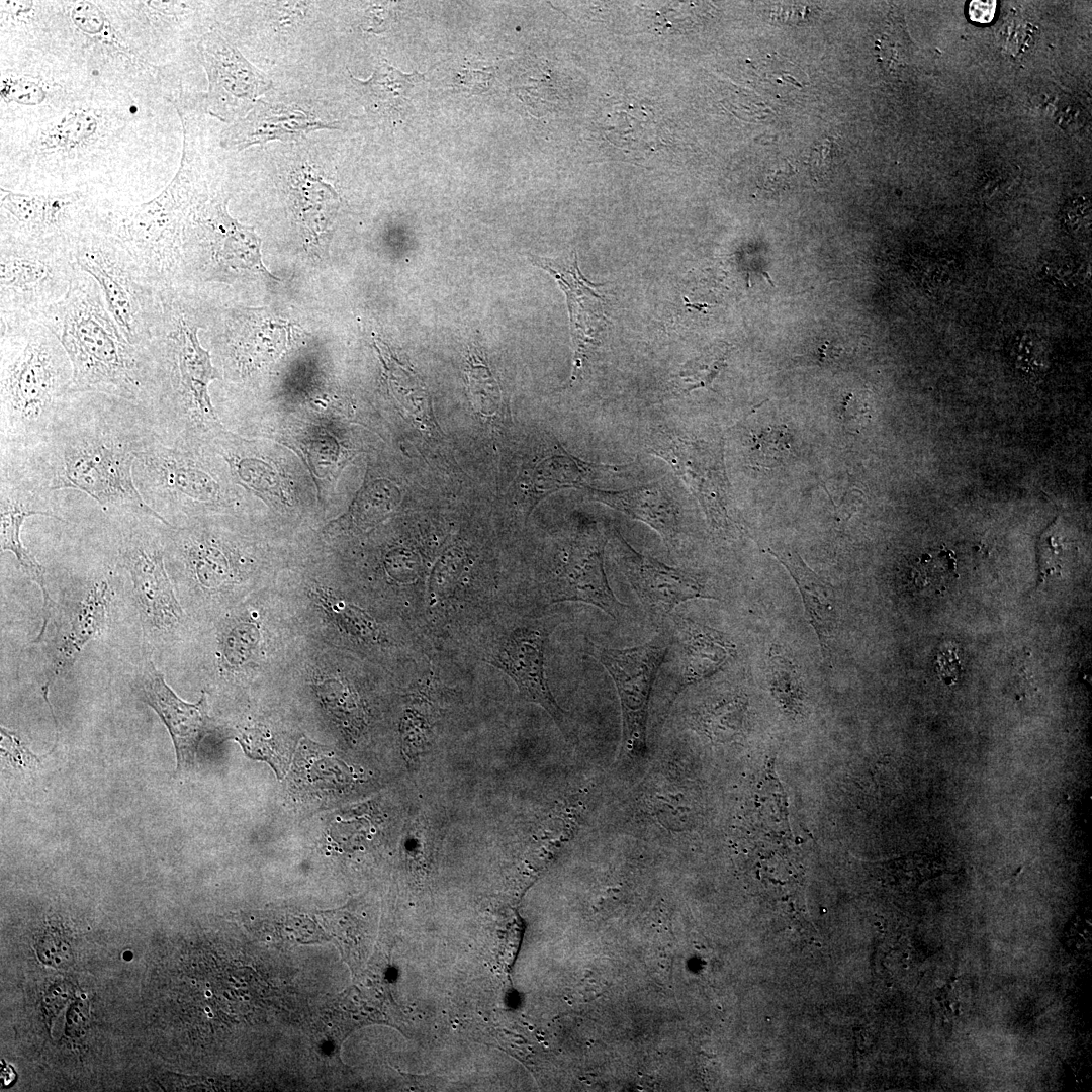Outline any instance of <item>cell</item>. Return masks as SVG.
I'll list each match as a JSON object with an SVG mask.
<instances>
[{"label": "cell", "mask_w": 1092, "mask_h": 1092, "mask_svg": "<svg viewBox=\"0 0 1092 1092\" xmlns=\"http://www.w3.org/2000/svg\"><path fill=\"white\" fill-rule=\"evenodd\" d=\"M156 441L139 405L103 393H68L47 437L28 450L0 451V464L43 489L82 491L103 513L153 516L170 525L146 504L133 479L138 456Z\"/></svg>", "instance_id": "cell-1"}, {"label": "cell", "mask_w": 1092, "mask_h": 1092, "mask_svg": "<svg viewBox=\"0 0 1092 1092\" xmlns=\"http://www.w3.org/2000/svg\"><path fill=\"white\" fill-rule=\"evenodd\" d=\"M36 322L63 345L73 368L69 393L97 392L130 401L151 421L160 372L151 349L131 344L108 311L96 281L79 267L68 294Z\"/></svg>", "instance_id": "cell-2"}, {"label": "cell", "mask_w": 1092, "mask_h": 1092, "mask_svg": "<svg viewBox=\"0 0 1092 1092\" xmlns=\"http://www.w3.org/2000/svg\"><path fill=\"white\" fill-rule=\"evenodd\" d=\"M72 377L70 359L47 327L1 317L0 451L28 450L47 437Z\"/></svg>", "instance_id": "cell-3"}, {"label": "cell", "mask_w": 1092, "mask_h": 1092, "mask_svg": "<svg viewBox=\"0 0 1092 1092\" xmlns=\"http://www.w3.org/2000/svg\"><path fill=\"white\" fill-rule=\"evenodd\" d=\"M193 168L182 158L169 185L152 200L135 206L100 203L94 225L119 241L162 290L175 288L182 275L185 229L195 202Z\"/></svg>", "instance_id": "cell-4"}, {"label": "cell", "mask_w": 1092, "mask_h": 1092, "mask_svg": "<svg viewBox=\"0 0 1092 1092\" xmlns=\"http://www.w3.org/2000/svg\"><path fill=\"white\" fill-rule=\"evenodd\" d=\"M71 251L76 265L98 284L108 311L131 344L147 347L163 335L164 291L119 241L92 225Z\"/></svg>", "instance_id": "cell-5"}, {"label": "cell", "mask_w": 1092, "mask_h": 1092, "mask_svg": "<svg viewBox=\"0 0 1092 1092\" xmlns=\"http://www.w3.org/2000/svg\"><path fill=\"white\" fill-rule=\"evenodd\" d=\"M115 525L117 563L128 573L142 623L152 633H169L184 619L168 576L164 536L171 525L139 514H106Z\"/></svg>", "instance_id": "cell-6"}, {"label": "cell", "mask_w": 1092, "mask_h": 1092, "mask_svg": "<svg viewBox=\"0 0 1092 1092\" xmlns=\"http://www.w3.org/2000/svg\"><path fill=\"white\" fill-rule=\"evenodd\" d=\"M78 269L70 247L0 236V315L33 320L69 292Z\"/></svg>", "instance_id": "cell-7"}, {"label": "cell", "mask_w": 1092, "mask_h": 1092, "mask_svg": "<svg viewBox=\"0 0 1092 1092\" xmlns=\"http://www.w3.org/2000/svg\"><path fill=\"white\" fill-rule=\"evenodd\" d=\"M247 270L276 279L262 262L260 239L229 215L226 201H202L190 214L185 229L182 274L226 282Z\"/></svg>", "instance_id": "cell-8"}, {"label": "cell", "mask_w": 1092, "mask_h": 1092, "mask_svg": "<svg viewBox=\"0 0 1092 1092\" xmlns=\"http://www.w3.org/2000/svg\"><path fill=\"white\" fill-rule=\"evenodd\" d=\"M0 193V236L70 248L94 225L100 205L85 190L31 194L1 187Z\"/></svg>", "instance_id": "cell-9"}, {"label": "cell", "mask_w": 1092, "mask_h": 1092, "mask_svg": "<svg viewBox=\"0 0 1092 1092\" xmlns=\"http://www.w3.org/2000/svg\"><path fill=\"white\" fill-rule=\"evenodd\" d=\"M133 479L146 504L164 519L177 509L216 505L221 499V484L205 465L160 441L138 456Z\"/></svg>", "instance_id": "cell-10"}, {"label": "cell", "mask_w": 1092, "mask_h": 1092, "mask_svg": "<svg viewBox=\"0 0 1092 1092\" xmlns=\"http://www.w3.org/2000/svg\"><path fill=\"white\" fill-rule=\"evenodd\" d=\"M588 651L607 669L617 688L622 712L621 754L630 760L644 758L650 694L667 646L657 639L625 649L605 648L589 642Z\"/></svg>", "instance_id": "cell-11"}, {"label": "cell", "mask_w": 1092, "mask_h": 1092, "mask_svg": "<svg viewBox=\"0 0 1092 1092\" xmlns=\"http://www.w3.org/2000/svg\"><path fill=\"white\" fill-rule=\"evenodd\" d=\"M109 104L89 95L61 113L42 120L22 152L27 159L74 161L90 158L117 138L126 127L128 116L109 110Z\"/></svg>", "instance_id": "cell-12"}, {"label": "cell", "mask_w": 1092, "mask_h": 1092, "mask_svg": "<svg viewBox=\"0 0 1092 1092\" xmlns=\"http://www.w3.org/2000/svg\"><path fill=\"white\" fill-rule=\"evenodd\" d=\"M608 544L605 527L592 519L579 522L559 555L549 585L551 603L579 601L594 605L619 620L625 605L609 586L604 569V550Z\"/></svg>", "instance_id": "cell-13"}, {"label": "cell", "mask_w": 1092, "mask_h": 1092, "mask_svg": "<svg viewBox=\"0 0 1092 1092\" xmlns=\"http://www.w3.org/2000/svg\"><path fill=\"white\" fill-rule=\"evenodd\" d=\"M59 491L43 489L13 469L0 465V543L1 551L12 552L25 575L36 583L42 595V623L34 642L46 633L51 618L52 600L46 570L21 541V528L27 517L41 515L64 520Z\"/></svg>", "instance_id": "cell-14"}, {"label": "cell", "mask_w": 1092, "mask_h": 1092, "mask_svg": "<svg viewBox=\"0 0 1092 1092\" xmlns=\"http://www.w3.org/2000/svg\"><path fill=\"white\" fill-rule=\"evenodd\" d=\"M644 447L671 467L698 496L715 525L727 528L722 474L708 443L691 438L673 423H660L648 429Z\"/></svg>", "instance_id": "cell-15"}, {"label": "cell", "mask_w": 1092, "mask_h": 1092, "mask_svg": "<svg viewBox=\"0 0 1092 1092\" xmlns=\"http://www.w3.org/2000/svg\"><path fill=\"white\" fill-rule=\"evenodd\" d=\"M608 544L614 563L651 616L662 619L688 600L714 599L693 574L636 551L613 526Z\"/></svg>", "instance_id": "cell-16"}, {"label": "cell", "mask_w": 1092, "mask_h": 1092, "mask_svg": "<svg viewBox=\"0 0 1092 1092\" xmlns=\"http://www.w3.org/2000/svg\"><path fill=\"white\" fill-rule=\"evenodd\" d=\"M530 261L547 270L564 291L570 316L573 345L570 383L579 380L594 352L600 345V335L606 325L603 295L581 274L575 251L564 258H544L529 254Z\"/></svg>", "instance_id": "cell-17"}, {"label": "cell", "mask_w": 1092, "mask_h": 1092, "mask_svg": "<svg viewBox=\"0 0 1092 1092\" xmlns=\"http://www.w3.org/2000/svg\"><path fill=\"white\" fill-rule=\"evenodd\" d=\"M134 689L167 727L177 756V770L190 767L199 743L211 728L207 698L203 693L195 704L180 699L164 675L147 659L138 672Z\"/></svg>", "instance_id": "cell-18"}, {"label": "cell", "mask_w": 1092, "mask_h": 1092, "mask_svg": "<svg viewBox=\"0 0 1092 1092\" xmlns=\"http://www.w3.org/2000/svg\"><path fill=\"white\" fill-rule=\"evenodd\" d=\"M548 635L549 628L541 623L517 627L487 662L509 675L527 701L544 708L569 738L571 730L567 718L545 676L544 649Z\"/></svg>", "instance_id": "cell-19"}, {"label": "cell", "mask_w": 1092, "mask_h": 1092, "mask_svg": "<svg viewBox=\"0 0 1092 1092\" xmlns=\"http://www.w3.org/2000/svg\"><path fill=\"white\" fill-rule=\"evenodd\" d=\"M632 464H604L579 459L560 445L547 447V453L536 459L523 472V507L526 516L546 494L563 487H597L596 485L630 475Z\"/></svg>", "instance_id": "cell-20"}, {"label": "cell", "mask_w": 1092, "mask_h": 1092, "mask_svg": "<svg viewBox=\"0 0 1092 1092\" xmlns=\"http://www.w3.org/2000/svg\"><path fill=\"white\" fill-rule=\"evenodd\" d=\"M589 502L612 508L652 528L668 549L676 548L681 531L680 503L673 479L665 476L624 489L585 487Z\"/></svg>", "instance_id": "cell-21"}, {"label": "cell", "mask_w": 1092, "mask_h": 1092, "mask_svg": "<svg viewBox=\"0 0 1092 1092\" xmlns=\"http://www.w3.org/2000/svg\"><path fill=\"white\" fill-rule=\"evenodd\" d=\"M110 602L108 581L98 578L89 585L77 604L68 626L58 639L42 686V695L50 708L48 693L51 686L71 668L84 647L102 632Z\"/></svg>", "instance_id": "cell-22"}, {"label": "cell", "mask_w": 1092, "mask_h": 1092, "mask_svg": "<svg viewBox=\"0 0 1092 1092\" xmlns=\"http://www.w3.org/2000/svg\"><path fill=\"white\" fill-rule=\"evenodd\" d=\"M768 551L786 567L794 579L809 622L818 637L822 656L825 661H829L839 617L834 588L810 569L796 552L771 548Z\"/></svg>", "instance_id": "cell-23"}, {"label": "cell", "mask_w": 1092, "mask_h": 1092, "mask_svg": "<svg viewBox=\"0 0 1092 1092\" xmlns=\"http://www.w3.org/2000/svg\"><path fill=\"white\" fill-rule=\"evenodd\" d=\"M674 624L681 646L679 688L713 674L732 655L734 646L721 632L681 617Z\"/></svg>", "instance_id": "cell-24"}, {"label": "cell", "mask_w": 1092, "mask_h": 1092, "mask_svg": "<svg viewBox=\"0 0 1092 1092\" xmlns=\"http://www.w3.org/2000/svg\"><path fill=\"white\" fill-rule=\"evenodd\" d=\"M62 86L51 78L24 70H9L2 68L0 96L5 109H18L25 112L31 111L44 113L48 109L55 116L77 101L86 97L64 96Z\"/></svg>", "instance_id": "cell-25"}, {"label": "cell", "mask_w": 1092, "mask_h": 1092, "mask_svg": "<svg viewBox=\"0 0 1092 1092\" xmlns=\"http://www.w3.org/2000/svg\"><path fill=\"white\" fill-rule=\"evenodd\" d=\"M424 80L417 71L406 74L381 62L367 81L352 78L368 110L387 116H401L411 101V93Z\"/></svg>", "instance_id": "cell-26"}, {"label": "cell", "mask_w": 1092, "mask_h": 1092, "mask_svg": "<svg viewBox=\"0 0 1092 1092\" xmlns=\"http://www.w3.org/2000/svg\"><path fill=\"white\" fill-rule=\"evenodd\" d=\"M399 499L398 489L388 481H374L358 493L350 510L332 521L326 530H365L375 526L393 510Z\"/></svg>", "instance_id": "cell-27"}, {"label": "cell", "mask_w": 1092, "mask_h": 1092, "mask_svg": "<svg viewBox=\"0 0 1092 1092\" xmlns=\"http://www.w3.org/2000/svg\"><path fill=\"white\" fill-rule=\"evenodd\" d=\"M320 123L309 119L303 113H275L273 111L255 113L249 120L242 121L238 126L230 128L222 136V146H236L251 143H259L269 139L282 138V135L298 134L308 131Z\"/></svg>", "instance_id": "cell-28"}, {"label": "cell", "mask_w": 1092, "mask_h": 1092, "mask_svg": "<svg viewBox=\"0 0 1092 1092\" xmlns=\"http://www.w3.org/2000/svg\"><path fill=\"white\" fill-rule=\"evenodd\" d=\"M606 125L608 138L622 148L654 149L660 140L654 116L643 108H618L608 115Z\"/></svg>", "instance_id": "cell-29"}, {"label": "cell", "mask_w": 1092, "mask_h": 1092, "mask_svg": "<svg viewBox=\"0 0 1092 1092\" xmlns=\"http://www.w3.org/2000/svg\"><path fill=\"white\" fill-rule=\"evenodd\" d=\"M957 556L944 546L921 554L913 563V585L926 594H942L959 577Z\"/></svg>", "instance_id": "cell-30"}, {"label": "cell", "mask_w": 1092, "mask_h": 1092, "mask_svg": "<svg viewBox=\"0 0 1092 1092\" xmlns=\"http://www.w3.org/2000/svg\"><path fill=\"white\" fill-rule=\"evenodd\" d=\"M315 596L326 612L348 633L367 641L378 638L377 623L363 609L336 597L326 589H317Z\"/></svg>", "instance_id": "cell-31"}, {"label": "cell", "mask_w": 1092, "mask_h": 1092, "mask_svg": "<svg viewBox=\"0 0 1092 1092\" xmlns=\"http://www.w3.org/2000/svg\"><path fill=\"white\" fill-rule=\"evenodd\" d=\"M767 675L772 694L779 704L791 714L802 712L803 689L795 666L784 656L769 658Z\"/></svg>", "instance_id": "cell-32"}, {"label": "cell", "mask_w": 1092, "mask_h": 1092, "mask_svg": "<svg viewBox=\"0 0 1092 1092\" xmlns=\"http://www.w3.org/2000/svg\"><path fill=\"white\" fill-rule=\"evenodd\" d=\"M790 435L785 427H768L753 437L751 462L763 468L779 466L790 455Z\"/></svg>", "instance_id": "cell-33"}, {"label": "cell", "mask_w": 1092, "mask_h": 1092, "mask_svg": "<svg viewBox=\"0 0 1092 1092\" xmlns=\"http://www.w3.org/2000/svg\"><path fill=\"white\" fill-rule=\"evenodd\" d=\"M838 148L834 140L826 138L816 144L809 156L811 172L817 176L826 175L835 165Z\"/></svg>", "instance_id": "cell-34"}, {"label": "cell", "mask_w": 1092, "mask_h": 1092, "mask_svg": "<svg viewBox=\"0 0 1092 1092\" xmlns=\"http://www.w3.org/2000/svg\"><path fill=\"white\" fill-rule=\"evenodd\" d=\"M1014 359L1026 366L1029 365V360L1033 363L1036 361H1042L1045 358V347L1043 341L1033 333H1024L1018 336L1012 346Z\"/></svg>", "instance_id": "cell-35"}, {"label": "cell", "mask_w": 1092, "mask_h": 1092, "mask_svg": "<svg viewBox=\"0 0 1092 1092\" xmlns=\"http://www.w3.org/2000/svg\"><path fill=\"white\" fill-rule=\"evenodd\" d=\"M869 404L857 394H849L841 406V420L845 429L858 432L869 420Z\"/></svg>", "instance_id": "cell-36"}, {"label": "cell", "mask_w": 1092, "mask_h": 1092, "mask_svg": "<svg viewBox=\"0 0 1092 1092\" xmlns=\"http://www.w3.org/2000/svg\"><path fill=\"white\" fill-rule=\"evenodd\" d=\"M936 669L939 677L947 685L954 684L961 672L960 659L956 650L942 651L936 660Z\"/></svg>", "instance_id": "cell-37"}, {"label": "cell", "mask_w": 1092, "mask_h": 1092, "mask_svg": "<svg viewBox=\"0 0 1092 1092\" xmlns=\"http://www.w3.org/2000/svg\"><path fill=\"white\" fill-rule=\"evenodd\" d=\"M994 0H973L969 5V17L972 21L986 24L993 20L996 11Z\"/></svg>", "instance_id": "cell-38"}, {"label": "cell", "mask_w": 1092, "mask_h": 1092, "mask_svg": "<svg viewBox=\"0 0 1092 1092\" xmlns=\"http://www.w3.org/2000/svg\"><path fill=\"white\" fill-rule=\"evenodd\" d=\"M1067 223L1073 229H1079V225L1084 224L1087 226L1090 220V207L1089 201L1077 200L1072 202L1071 206L1066 212Z\"/></svg>", "instance_id": "cell-39"}, {"label": "cell", "mask_w": 1092, "mask_h": 1092, "mask_svg": "<svg viewBox=\"0 0 1092 1092\" xmlns=\"http://www.w3.org/2000/svg\"><path fill=\"white\" fill-rule=\"evenodd\" d=\"M936 1000L940 1001V1000H941V998H940V997H936Z\"/></svg>", "instance_id": "cell-40"}]
</instances>
